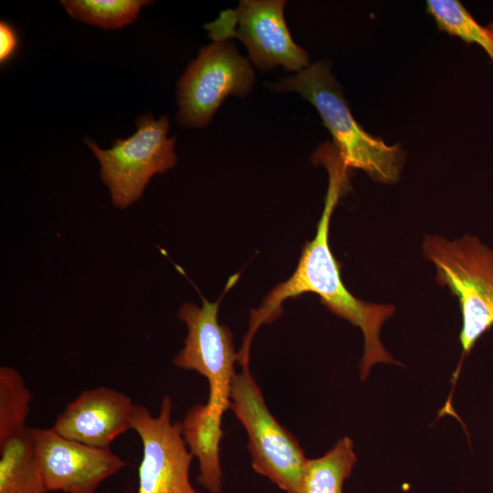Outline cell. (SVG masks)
I'll return each mask as SVG.
<instances>
[{
    "label": "cell",
    "mask_w": 493,
    "mask_h": 493,
    "mask_svg": "<svg viewBox=\"0 0 493 493\" xmlns=\"http://www.w3.org/2000/svg\"><path fill=\"white\" fill-rule=\"evenodd\" d=\"M312 161L322 164L329 175L324 207L315 236L303 247L291 277L275 287L260 307L251 311L249 328L238 352V362L241 366L248 365L250 345L256 331L261 325L271 323L281 315L282 303L286 299L311 292L320 297V302L331 313L362 330L364 345L360 378L365 381L377 363L401 365L381 341L382 327L394 315L395 307L364 301L353 296L344 286L341 265L330 247L329 233L330 218L339 199L349 190V168L330 142L316 150Z\"/></svg>",
    "instance_id": "6da1fadb"
},
{
    "label": "cell",
    "mask_w": 493,
    "mask_h": 493,
    "mask_svg": "<svg viewBox=\"0 0 493 493\" xmlns=\"http://www.w3.org/2000/svg\"><path fill=\"white\" fill-rule=\"evenodd\" d=\"M330 67V61L320 60L268 87L274 92L295 91L317 109L349 169L362 170L377 183H397L405 159L401 145H388L364 131L353 118Z\"/></svg>",
    "instance_id": "7a4b0ae2"
},
{
    "label": "cell",
    "mask_w": 493,
    "mask_h": 493,
    "mask_svg": "<svg viewBox=\"0 0 493 493\" xmlns=\"http://www.w3.org/2000/svg\"><path fill=\"white\" fill-rule=\"evenodd\" d=\"M422 252L435 269L436 282L457 299L461 311L462 351L452 376L453 393L464 359L493 327V249L469 234L452 240L431 234L424 237Z\"/></svg>",
    "instance_id": "3957f363"
},
{
    "label": "cell",
    "mask_w": 493,
    "mask_h": 493,
    "mask_svg": "<svg viewBox=\"0 0 493 493\" xmlns=\"http://www.w3.org/2000/svg\"><path fill=\"white\" fill-rule=\"evenodd\" d=\"M229 409L246 432L253 469L285 493H301L308 458L295 436L267 408L249 367L233 379Z\"/></svg>",
    "instance_id": "277c9868"
},
{
    "label": "cell",
    "mask_w": 493,
    "mask_h": 493,
    "mask_svg": "<svg viewBox=\"0 0 493 493\" xmlns=\"http://www.w3.org/2000/svg\"><path fill=\"white\" fill-rule=\"evenodd\" d=\"M137 131L127 139H117L110 149L103 150L85 138V142L100 163V176L110 189L112 204L125 209L142 195L156 173L174 166L176 137L167 138V115L155 120L152 113L136 120Z\"/></svg>",
    "instance_id": "5b68a950"
},
{
    "label": "cell",
    "mask_w": 493,
    "mask_h": 493,
    "mask_svg": "<svg viewBox=\"0 0 493 493\" xmlns=\"http://www.w3.org/2000/svg\"><path fill=\"white\" fill-rule=\"evenodd\" d=\"M254 80L248 59L234 42H213L202 47L177 82L178 123L205 128L229 95L246 97Z\"/></svg>",
    "instance_id": "8992f818"
},
{
    "label": "cell",
    "mask_w": 493,
    "mask_h": 493,
    "mask_svg": "<svg viewBox=\"0 0 493 493\" xmlns=\"http://www.w3.org/2000/svg\"><path fill=\"white\" fill-rule=\"evenodd\" d=\"M238 275L231 277L225 293L215 302L202 297L201 308L184 303L178 317L187 327L184 346L173 359L181 369L194 371L207 380L209 394L206 404L222 415L230 408V391L238 353L228 327L218 322V309L223 296L232 288Z\"/></svg>",
    "instance_id": "52a82bcc"
},
{
    "label": "cell",
    "mask_w": 493,
    "mask_h": 493,
    "mask_svg": "<svg viewBox=\"0 0 493 493\" xmlns=\"http://www.w3.org/2000/svg\"><path fill=\"white\" fill-rule=\"evenodd\" d=\"M286 1L241 0L204 27L214 42L237 37L247 48L252 63L261 70L278 66L297 73L306 68L309 55L293 40L284 17Z\"/></svg>",
    "instance_id": "ba28073f"
},
{
    "label": "cell",
    "mask_w": 493,
    "mask_h": 493,
    "mask_svg": "<svg viewBox=\"0 0 493 493\" xmlns=\"http://www.w3.org/2000/svg\"><path fill=\"white\" fill-rule=\"evenodd\" d=\"M173 401L164 395L157 416L134 404L131 425L142 444L134 493H199L190 481L193 455L182 435L181 421L172 422Z\"/></svg>",
    "instance_id": "9c48e42d"
},
{
    "label": "cell",
    "mask_w": 493,
    "mask_h": 493,
    "mask_svg": "<svg viewBox=\"0 0 493 493\" xmlns=\"http://www.w3.org/2000/svg\"><path fill=\"white\" fill-rule=\"evenodd\" d=\"M34 446L47 491L96 493L99 486L127 463L110 448L68 439L53 428L31 427Z\"/></svg>",
    "instance_id": "30bf717a"
},
{
    "label": "cell",
    "mask_w": 493,
    "mask_h": 493,
    "mask_svg": "<svg viewBox=\"0 0 493 493\" xmlns=\"http://www.w3.org/2000/svg\"><path fill=\"white\" fill-rule=\"evenodd\" d=\"M134 404L123 393L107 386L83 391L57 417L53 429L89 446L110 448L112 441L132 430Z\"/></svg>",
    "instance_id": "8fae6325"
},
{
    "label": "cell",
    "mask_w": 493,
    "mask_h": 493,
    "mask_svg": "<svg viewBox=\"0 0 493 493\" xmlns=\"http://www.w3.org/2000/svg\"><path fill=\"white\" fill-rule=\"evenodd\" d=\"M222 418V414L214 412L205 403L192 406L181 421L184 441L199 463L197 483L210 493H221L223 487Z\"/></svg>",
    "instance_id": "7c38bea8"
},
{
    "label": "cell",
    "mask_w": 493,
    "mask_h": 493,
    "mask_svg": "<svg viewBox=\"0 0 493 493\" xmlns=\"http://www.w3.org/2000/svg\"><path fill=\"white\" fill-rule=\"evenodd\" d=\"M31 427L0 445V493H47Z\"/></svg>",
    "instance_id": "4fadbf2b"
},
{
    "label": "cell",
    "mask_w": 493,
    "mask_h": 493,
    "mask_svg": "<svg viewBox=\"0 0 493 493\" xmlns=\"http://www.w3.org/2000/svg\"><path fill=\"white\" fill-rule=\"evenodd\" d=\"M357 463L352 440L344 436L318 458L307 459L301 493H343L345 480Z\"/></svg>",
    "instance_id": "5bb4252c"
},
{
    "label": "cell",
    "mask_w": 493,
    "mask_h": 493,
    "mask_svg": "<svg viewBox=\"0 0 493 493\" xmlns=\"http://www.w3.org/2000/svg\"><path fill=\"white\" fill-rule=\"evenodd\" d=\"M426 11L439 30L457 37L467 44L479 45L493 62V22L479 24L465 6L456 0H428Z\"/></svg>",
    "instance_id": "9a60e30c"
},
{
    "label": "cell",
    "mask_w": 493,
    "mask_h": 493,
    "mask_svg": "<svg viewBox=\"0 0 493 493\" xmlns=\"http://www.w3.org/2000/svg\"><path fill=\"white\" fill-rule=\"evenodd\" d=\"M146 0H63L68 14L81 22L105 29L133 23Z\"/></svg>",
    "instance_id": "2e32d148"
},
{
    "label": "cell",
    "mask_w": 493,
    "mask_h": 493,
    "mask_svg": "<svg viewBox=\"0 0 493 493\" xmlns=\"http://www.w3.org/2000/svg\"><path fill=\"white\" fill-rule=\"evenodd\" d=\"M32 394L21 373L13 367H0V445L26 427Z\"/></svg>",
    "instance_id": "e0dca14e"
},
{
    "label": "cell",
    "mask_w": 493,
    "mask_h": 493,
    "mask_svg": "<svg viewBox=\"0 0 493 493\" xmlns=\"http://www.w3.org/2000/svg\"><path fill=\"white\" fill-rule=\"evenodd\" d=\"M18 47L17 33L7 22L0 23V62L5 64L14 56Z\"/></svg>",
    "instance_id": "ac0fdd59"
}]
</instances>
